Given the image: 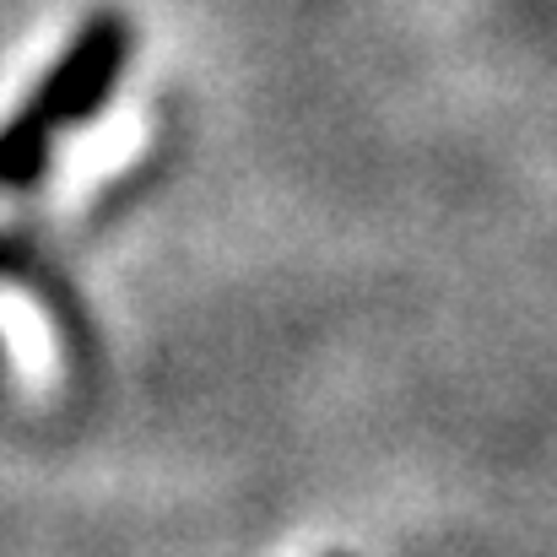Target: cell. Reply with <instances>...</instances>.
Segmentation results:
<instances>
[{
    "label": "cell",
    "mask_w": 557,
    "mask_h": 557,
    "mask_svg": "<svg viewBox=\"0 0 557 557\" xmlns=\"http://www.w3.org/2000/svg\"><path fill=\"white\" fill-rule=\"evenodd\" d=\"M131 65V22L120 11H98L71 49L49 65L38 92L22 103L11 125H0V189L33 185L49 169V147L60 131L87 125L120 87Z\"/></svg>",
    "instance_id": "obj_1"
}]
</instances>
